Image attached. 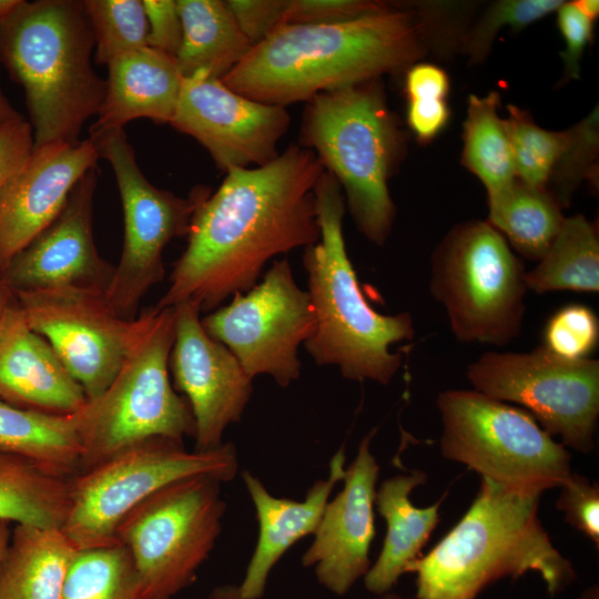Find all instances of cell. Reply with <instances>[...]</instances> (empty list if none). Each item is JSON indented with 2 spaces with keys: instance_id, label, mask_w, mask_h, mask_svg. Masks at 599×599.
<instances>
[{
  "instance_id": "obj_1",
  "label": "cell",
  "mask_w": 599,
  "mask_h": 599,
  "mask_svg": "<svg viewBox=\"0 0 599 599\" xmlns=\"http://www.w3.org/2000/svg\"><path fill=\"white\" fill-rule=\"evenodd\" d=\"M324 170L300 144L265 165L229 170L196 207L186 248L155 306L189 301L201 312L214 311L229 296L250 291L274 256L318 242L314 190Z\"/></svg>"
},
{
  "instance_id": "obj_2",
  "label": "cell",
  "mask_w": 599,
  "mask_h": 599,
  "mask_svg": "<svg viewBox=\"0 0 599 599\" xmlns=\"http://www.w3.org/2000/svg\"><path fill=\"white\" fill-rule=\"evenodd\" d=\"M428 52L407 4L323 24H283L221 80L254 101L285 108L314 95L407 70Z\"/></svg>"
},
{
  "instance_id": "obj_3",
  "label": "cell",
  "mask_w": 599,
  "mask_h": 599,
  "mask_svg": "<svg viewBox=\"0 0 599 599\" xmlns=\"http://www.w3.org/2000/svg\"><path fill=\"white\" fill-rule=\"evenodd\" d=\"M542 493L480 478L463 518L412 564L416 599H477L489 585L529 571L540 576L550 596L559 595L576 571L539 520Z\"/></svg>"
},
{
  "instance_id": "obj_4",
  "label": "cell",
  "mask_w": 599,
  "mask_h": 599,
  "mask_svg": "<svg viewBox=\"0 0 599 599\" xmlns=\"http://www.w3.org/2000/svg\"><path fill=\"white\" fill-rule=\"evenodd\" d=\"M314 193L321 236L303 255L315 314L305 349L317 365H336L346 379L387 385L403 363L402 353L390 347L414 338L413 318L407 312L380 314L363 295L346 251L338 181L324 170Z\"/></svg>"
},
{
  "instance_id": "obj_5",
  "label": "cell",
  "mask_w": 599,
  "mask_h": 599,
  "mask_svg": "<svg viewBox=\"0 0 599 599\" xmlns=\"http://www.w3.org/2000/svg\"><path fill=\"white\" fill-rule=\"evenodd\" d=\"M93 48L83 1H22L0 22V55L24 90L33 148L79 142L99 113L106 81L93 69Z\"/></svg>"
},
{
  "instance_id": "obj_6",
  "label": "cell",
  "mask_w": 599,
  "mask_h": 599,
  "mask_svg": "<svg viewBox=\"0 0 599 599\" xmlns=\"http://www.w3.org/2000/svg\"><path fill=\"white\" fill-rule=\"evenodd\" d=\"M306 103L300 145L338 181L363 235L383 245L396 213L388 180L404 141L382 88L374 80L318 93Z\"/></svg>"
},
{
  "instance_id": "obj_7",
  "label": "cell",
  "mask_w": 599,
  "mask_h": 599,
  "mask_svg": "<svg viewBox=\"0 0 599 599\" xmlns=\"http://www.w3.org/2000/svg\"><path fill=\"white\" fill-rule=\"evenodd\" d=\"M143 329L111 384L71 415L81 447L80 471L152 438L195 436L186 398L169 377L175 307L144 309Z\"/></svg>"
},
{
  "instance_id": "obj_8",
  "label": "cell",
  "mask_w": 599,
  "mask_h": 599,
  "mask_svg": "<svg viewBox=\"0 0 599 599\" xmlns=\"http://www.w3.org/2000/svg\"><path fill=\"white\" fill-rule=\"evenodd\" d=\"M429 291L464 344L506 346L522 331L526 271L487 221L454 226L432 254Z\"/></svg>"
},
{
  "instance_id": "obj_9",
  "label": "cell",
  "mask_w": 599,
  "mask_h": 599,
  "mask_svg": "<svg viewBox=\"0 0 599 599\" xmlns=\"http://www.w3.org/2000/svg\"><path fill=\"white\" fill-rule=\"evenodd\" d=\"M436 405L441 455L505 487H560L570 476L571 454L530 413L475 389H446Z\"/></svg>"
},
{
  "instance_id": "obj_10",
  "label": "cell",
  "mask_w": 599,
  "mask_h": 599,
  "mask_svg": "<svg viewBox=\"0 0 599 599\" xmlns=\"http://www.w3.org/2000/svg\"><path fill=\"white\" fill-rule=\"evenodd\" d=\"M237 468L232 443L189 451L182 441L145 440L69 479L70 506L61 530L78 550L114 545L122 519L160 488L201 475L230 481Z\"/></svg>"
},
{
  "instance_id": "obj_11",
  "label": "cell",
  "mask_w": 599,
  "mask_h": 599,
  "mask_svg": "<svg viewBox=\"0 0 599 599\" xmlns=\"http://www.w3.org/2000/svg\"><path fill=\"white\" fill-rule=\"evenodd\" d=\"M221 481L192 476L173 481L135 506L116 529L152 599H171L191 586L222 530Z\"/></svg>"
},
{
  "instance_id": "obj_12",
  "label": "cell",
  "mask_w": 599,
  "mask_h": 599,
  "mask_svg": "<svg viewBox=\"0 0 599 599\" xmlns=\"http://www.w3.org/2000/svg\"><path fill=\"white\" fill-rule=\"evenodd\" d=\"M474 389L524 407L551 437L588 454L599 418V361H569L541 345L529 352H487L466 370Z\"/></svg>"
},
{
  "instance_id": "obj_13",
  "label": "cell",
  "mask_w": 599,
  "mask_h": 599,
  "mask_svg": "<svg viewBox=\"0 0 599 599\" xmlns=\"http://www.w3.org/2000/svg\"><path fill=\"white\" fill-rule=\"evenodd\" d=\"M92 142L114 172L124 217L122 255L104 296L116 315L134 319L143 296L164 276V247L187 235L193 214L210 191L200 187L181 197L154 186L140 170L123 130Z\"/></svg>"
},
{
  "instance_id": "obj_14",
  "label": "cell",
  "mask_w": 599,
  "mask_h": 599,
  "mask_svg": "<svg viewBox=\"0 0 599 599\" xmlns=\"http://www.w3.org/2000/svg\"><path fill=\"white\" fill-rule=\"evenodd\" d=\"M205 332L227 347L246 374L268 375L287 387L301 375L297 353L315 331L307 291L300 288L286 258L275 261L246 294L201 318Z\"/></svg>"
},
{
  "instance_id": "obj_15",
  "label": "cell",
  "mask_w": 599,
  "mask_h": 599,
  "mask_svg": "<svg viewBox=\"0 0 599 599\" xmlns=\"http://www.w3.org/2000/svg\"><path fill=\"white\" fill-rule=\"evenodd\" d=\"M28 324L51 345L87 399L113 380L140 336L144 311L134 319L114 313L104 293L60 287L12 294Z\"/></svg>"
},
{
  "instance_id": "obj_16",
  "label": "cell",
  "mask_w": 599,
  "mask_h": 599,
  "mask_svg": "<svg viewBox=\"0 0 599 599\" xmlns=\"http://www.w3.org/2000/svg\"><path fill=\"white\" fill-rule=\"evenodd\" d=\"M170 124L194 138L226 173L273 161L291 116L283 106L248 99L209 72L197 71L183 79Z\"/></svg>"
},
{
  "instance_id": "obj_17",
  "label": "cell",
  "mask_w": 599,
  "mask_h": 599,
  "mask_svg": "<svg viewBox=\"0 0 599 599\" xmlns=\"http://www.w3.org/2000/svg\"><path fill=\"white\" fill-rule=\"evenodd\" d=\"M175 337L169 366L175 388L190 404L195 422V450L223 444L226 427L241 419L252 394V379L237 358L203 328L193 302L175 306Z\"/></svg>"
},
{
  "instance_id": "obj_18",
  "label": "cell",
  "mask_w": 599,
  "mask_h": 599,
  "mask_svg": "<svg viewBox=\"0 0 599 599\" xmlns=\"http://www.w3.org/2000/svg\"><path fill=\"white\" fill-rule=\"evenodd\" d=\"M97 166L71 191L59 215L0 272L9 293L77 287L105 293L114 265L100 256L93 237Z\"/></svg>"
},
{
  "instance_id": "obj_19",
  "label": "cell",
  "mask_w": 599,
  "mask_h": 599,
  "mask_svg": "<svg viewBox=\"0 0 599 599\" xmlns=\"http://www.w3.org/2000/svg\"><path fill=\"white\" fill-rule=\"evenodd\" d=\"M375 433L376 428L362 439L355 459L345 468L343 489L327 501L314 540L302 557L304 567H314L319 585L337 596L346 595L370 567L379 474L370 451Z\"/></svg>"
},
{
  "instance_id": "obj_20",
  "label": "cell",
  "mask_w": 599,
  "mask_h": 599,
  "mask_svg": "<svg viewBox=\"0 0 599 599\" xmlns=\"http://www.w3.org/2000/svg\"><path fill=\"white\" fill-rule=\"evenodd\" d=\"M99 156L89 138L33 148L0 189V272L59 215Z\"/></svg>"
},
{
  "instance_id": "obj_21",
  "label": "cell",
  "mask_w": 599,
  "mask_h": 599,
  "mask_svg": "<svg viewBox=\"0 0 599 599\" xmlns=\"http://www.w3.org/2000/svg\"><path fill=\"white\" fill-rule=\"evenodd\" d=\"M0 398L19 408L72 415L87 400L48 341L11 296L0 316Z\"/></svg>"
},
{
  "instance_id": "obj_22",
  "label": "cell",
  "mask_w": 599,
  "mask_h": 599,
  "mask_svg": "<svg viewBox=\"0 0 599 599\" xmlns=\"http://www.w3.org/2000/svg\"><path fill=\"white\" fill-rule=\"evenodd\" d=\"M344 445L329 463V475L316 480L303 501L278 498L248 470L242 471L258 520V539L240 586L244 599L264 595L268 575L282 556L300 539L314 534L335 485L345 474Z\"/></svg>"
},
{
  "instance_id": "obj_23",
  "label": "cell",
  "mask_w": 599,
  "mask_h": 599,
  "mask_svg": "<svg viewBox=\"0 0 599 599\" xmlns=\"http://www.w3.org/2000/svg\"><path fill=\"white\" fill-rule=\"evenodd\" d=\"M183 79L176 58L149 45L115 58L108 64L105 97L89 139L97 141L140 118L170 123Z\"/></svg>"
},
{
  "instance_id": "obj_24",
  "label": "cell",
  "mask_w": 599,
  "mask_h": 599,
  "mask_svg": "<svg viewBox=\"0 0 599 599\" xmlns=\"http://www.w3.org/2000/svg\"><path fill=\"white\" fill-rule=\"evenodd\" d=\"M426 481L424 471L413 470L385 479L376 489L375 505L387 530L380 554L364 576L366 589L375 596L392 591L409 572L439 522L440 500L425 508L410 501V493Z\"/></svg>"
},
{
  "instance_id": "obj_25",
  "label": "cell",
  "mask_w": 599,
  "mask_h": 599,
  "mask_svg": "<svg viewBox=\"0 0 599 599\" xmlns=\"http://www.w3.org/2000/svg\"><path fill=\"white\" fill-rule=\"evenodd\" d=\"M78 551L61 528L16 525L0 562V599H62Z\"/></svg>"
},
{
  "instance_id": "obj_26",
  "label": "cell",
  "mask_w": 599,
  "mask_h": 599,
  "mask_svg": "<svg viewBox=\"0 0 599 599\" xmlns=\"http://www.w3.org/2000/svg\"><path fill=\"white\" fill-rule=\"evenodd\" d=\"M183 37L176 61L183 78L206 71L222 79L253 48L225 1L176 0Z\"/></svg>"
},
{
  "instance_id": "obj_27",
  "label": "cell",
  "mask_w": 599,
  "mask_h": 599,
  "mask_svg": "<svg viewBox=\"0 0 599 599\" xmlns=\"http://www.w3.org/2000/svg\"><path fill=\"white\" fill-rule=\"evenodd\" d=\"M0 448L62 478L80 470L81 447L71 415L23 409L0 398Z\"/></svg>"
},
{
  "instance_id": "obj_28",
  "label": "cell",
  "mask_w": 599,
  "mask_h": 599,
  "mask_svg": "<svg viewBox=\"0 0 599 599\" xmlns=\"http://www.w3.org/2000/svg\"><path fill=\"white\" fill-rule=\"evenodd\" d=\"M487 222L520 255L532 261H539L547 253L566 219L547 190L530 186L517 177L487 193Z\"/></svg>"
},
{
  "instance_id": "obj_29",
  "label": "cell",
  "mask_w": 599,
  "mask_h": 599,
  "mask_svg": "<svg viewBox=\"0 0 599 599\" xmlns=\"http://www.w3.org/2000/svg\"><path fill=\"white\" fill-rule=\"evenodd\" d=\"M69 506V479L0 448V520L61 528Z\"/></svg>"
},
{
  "instance_id": "obj_30",
  "label": "cell",
  "mask_w": 599,
  "mask_h": 599,
  "mask_svg": "<svg viewBox=\"0 0 599 599\" xmlns=\"http://www.w3.org/2000/svg\"><path fill=\"white\" fill-rule=\"evenodd\" d=\"M528 290L598 293L599 238L596 227L581 214L566 217L547 253L526 272Z\"/></svg>"
},
{
  "instance_id": "obj_31",
  "label": "cell",
  "mask_w": 599,
  "mask_h": 599,
  "mask_svg": "<svg viewBox=\"0 0 599 599\" xmlns=\"http://www.w3.org/2000/svg\"><path fill=\"white\" fill-rule=\"evenodd\" d=\"M500 95L470 94L463 124L461 163L485 185L487 193L516 179L504 119L499 116Z\"/></svg>"
},
{
  "instance_id": "obj_32",
  "label": "cell",
  "mask_w": 599,
  "mask_h": 599,
  "mask_svg": "<svg viewBox=\"0 0 599 599\" xmlns=\"http://www.w3.org/2000/svg\"><path fill=\"white\" fill-rule=\"evenodd\" d=\"M62 599H152L126 549L114 544L79 550L69 569Z\"/></svg>"
},
{
  "instance_id": "obj_33",
  "label": "cell",
  "mask_w": 599,
  "mask_h": 599,
  "mask_svg": "<svg viewBox=\"0 0 599 599\" xmlns=\"http://www.w3.org/2000/svg\"><path fill=\"white\" fill-rule=\"evenodd\" d=\"M504 122L516 177L530 186L546 190L551 171L568 142L569 129H542L530 113L512 104L508 105V116Z\"/></svg>"
},
{
  "instance_id": "obj_34",
  "label": "cell",
  "mask_w": 599,
  "mask_h": 599,
  "mask_svg": "<svg viewBox=\"0 0 599 599\" xmlns=\"http://www.w3.org/2000/svg\"><path fill=\"white\" fill-rule=\"evenodd\" d=\"M94 37V60L115 58L148 45L149 23L141 0H84Z\"/></svg>"
},
{
  "instance_id": "obj_35",
  "label": "cell",
  "mask_w": 599,
  "mask_h": 599,
  "mask_svg": "<svg viewBox=\"0 0 599 599\" xmlns=\"http://www.w3.org/2000/svg\"><path fill=\"white\" fill-rule=\"evenodd\" d=\"M564 0H498L489 3L461 38L459 53L470 63L486 60L497 34L504 28L519 31L556 12Z\"/></svg>"
},
{
  "instance_id": "obj_36",
  "label": "cell",
  "mask_w": 599,
  "mask_h": 599,
  "mask_svg": "<svg viewBox=\"0 0 599 599\" xmlns=\"http://www.w3.org/2000/svg\"><path fill=\"white\" fill-rule=\"evenodd\" d=\"M407 123L422 142L434 140L447 125L449 79L444 69L429 62H416L406 70Z\"/></svg>"
},
{
  "instance_id": "obj_37",
  "label": "cell",
  "mask_w": 599,
  "mask_h": 599,
  "mask_svg": "<svg viewBox=\"0 0 599 599\" xmlns=\"http://www.w3.org/2000/svg\"><path fill=\"white\" fill-rule=\"evenodd\" d=\"M596 106L585 119L569 128V139L556 162L546 190L561 209L570 200L580 183L590 176L598 158L599 116Z\"/></svg>"
},
{
  "instance_id": "obj_38",
  "label": "cell",
  "mask_w": 599,
  "mask_h": 599,
  "mask_svg": "<svg viewBox=\"0 0 599 599\" xmlns=\"http://www.w3.org/2000/svg\"><path fill=\"white\" fill-rule=\"evenodd\" d=\"M599 343V319L582 304H568L547 321L541 346L569 361L589 358Z\"/></svg>"
},
{
  "instance_id": "obj_39",
  "label": "cell",
  "mask_w": 599,
  "mask_h": 599,
  "mask_svg": "<svg viewBox=\"0 0 599 599\" xmlns=\"http://www.w3.org/2000/svg\"><path fill=\"white\" fill-rule=\"evenodd\" d=\"M419 17L428 44V51L449 57L459 51L463 35L468 29L475 2L416 1L408 2Z\"/></svg>"
},
{
  "instance_id": "obj_40",
  "label": "cell",
  "mask_w": 599,
  "mask_h": 599,
  "mask_svg": "<svg viewBox=\"0 0 599 599\" xmlns=\"http://www.w3.org/2000/svg\"><path fill=\"white\" fill-rule=\"evenodd\" d=\"M556 508L565 520L599 547V487L580 474L571 473L560 485Z\"/></svg>"
},
{
  "instance_id": "obj_41",
  "label": "cell",
  "mask_w": 599,
  "mask_h": 599,
  "mask_svg": "<svg viewBox=\"0 0 599 599\" xmlns=\"http://www.w3.org/2000/svg\"><path fill=\"white\" fill-rule=\"evenodd\" d=\"M386 6V2L369 0H287L284 24L341 22Z\"/></svg>"
},
{
  "instance_id": "obj_42",
  "label": "cell",
  "mask_w": 599,
  "mask_h": 599,
  "mask_svg": "<svg viewBox=\"0 0 599 599\" xmlns=\"http://www.w3.org/2000/svg\"><path fill=\"white\" fill-rule=\"evenodd\" d=\"M557 12V23L565 41L560 52L564 63L560 84L576 80L580 74V61L592 40L593 21L587 18L573 1H565Z\"/></svg>"
},
{
  "instance_id": "obj_43",
  "label": "cell",
  "mask_w": 599,
  "mask_h": 599,
  "mask_svg": "<svg viewBox=\"0 0 599 599\" xmlns=\"http://www.w3.org/2000/svg\"><path fill=\"white\" fill-rule=\"evenodd\" d=\"M241 31L252 47L284 24L287 0H227Z\"/></svg>"
},
{
  "instance_id": "obj_44",
  "label": "cell",
  "mask_w": 599,
  "mask_h": 599,
  "mask_svg": "<svg viewBox=\"0 0 599 599\" xmlns=\"http://www.w3.org/2000/svg\"><path fill=\"white\" fill-rule=\"evenodd\" d=\"M149 23L148 45L176 58L183 37L175 0H142Z\"/></svg>"
},
{
  "instance_id": "obj_45",
  "label": "cell",
  "mask_w": 599,
  "mask_h": 599,
  "mask_svg": "<svg viewBox=\"0 0 599 599\" xmlns=\"http://www.w3.org/2000/svg\"><path fill=\"white\" fill-rule=\"evenodd\" d=\"M33 130L24 119L0 126V189L33 150Z\"/></svg>"
},
{
  "instance_id": "obj_46",
  "label": "cell",
  "mask_w": 599,
  "mask_h": 599,
  "mask_svg": "<svg viewBox=\"0 0 599 599\" xmlns=\"http://www.w3.org/2000/svg\"><path fill=\"white\" fill-rule=\"evenodd\" d=\"M209 599H244L242 597L240 586L221 585L212 589Z\"/></svg>"
},
{
  "instance_id": "obj_47",
  "label": "cell",
  "mask_w": 599,
  "mask_h": 599,
  "mask_svg": "<svg viewBox=\"0 0 599 599\" xmlns=\"http://www.w3.org/2000/svg\"><path fill=\"white\" fill-rule=\"evenodd\" d=\"M23 119L0 90V126Z\"/></svg>"
},
{
  "instance_id": "obj_48",
  "label": "cell",
  "mask_w": 599,
  "mask_h": 599,
  "mask_svg": "<svg viewBox=\"0 0 599 599\" xmlns=\"http://www.w3.org/2000/svg\"><path fill=\"white\" fill-rule=\"evenodd\" d=\"M573 2L576 7L590 20L595 21L599 16L598 0H578Z\"/></svg>"
},
{
  "instance_id": "obj_49",
  "label": "cell",
  "mask_w": 599,
  "mask_h": 599,
  "mask_svg": "<svg viewBox=\"0 0 599 599\" xmlns=\"http://www.w3.org/2000/svg\"><path fill=\"white\" fill-rule=\"evenodd\" d=\"M21 3V0H0V22L10 17Z\"/></svg>"
},
{
  "instance_id": "obj_50",
  "label": "cell",
  "mask_w": 599,
  "mask_h": 599,
  "mask_svg": "<svg viewBox=\"0 0 599 599\" xmlns=\"http://www.w3.org/2000/svg\"><path fill=\"white\" fill-rule=\"evenodd\" d=\"M10 522L0 520V562L10 539Z\"/></svg>"
},
{
  "instance_id": "obj_51",
  "label": "cell",
  "mask_w": 599,
  "mask_h": 599,
  "mask_svg": "<svg viewBox=\"0 0 599 599\" xmlns=\"http://www.w3.org/2000/svg\"><path fill=\"white\" fill-rule=\"evenodd\" d=\"M578 599H599V586L592 585L585 589Z\"/></svg>"
},
{
  "instance_id": "obj_52",
  "label": "cell",
  "mask_w": 599,
  "mask_h": 599,
  "mask_svg": "<svg viewBox=\"0 0 599 599\" xmlns=\"http://www.w3.org/2000/svg\"><path fill=\"white\" fill-rule=\"evenodd\" d=\"M12 295L9 294L1 285H0V316L2 314L3 308L6 307L8 301L10 300Z\"/></svg>"
},
{
  "instance_id": "obj_53",
  "label": "cell",
  "mask_w": 599,
  "mask_h": 599,
  "mask_svg": "<svg viewBox=\"0 0 599 599\" xmlns=\"http://www.w3.org/2000/svg\"><path fill=\"white\" fill-rule=\"evenodd\" d=\"M372 599H404L403 597H400L398 593L394 592V591H389V592H386L384 595H380V596H376Z\"/></svg>"
}]
</instances>
